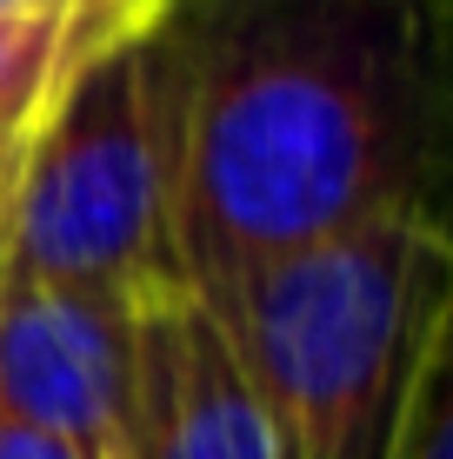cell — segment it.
Wrapping results in <instances>:
<instances>
[{
    "mask_svg": "<svg viewBox=\"0 0 453 459\" xmlns=\"http://www.w3.org/2000/svg\"><path fill=\"white\" fill-rule=\"evenodd\" d=\"M167 240L187 293L427 207L433 0H213L153 21Z\"/></svg>",
    "mask_w": 453,
    "mask_h": 459,
    "instance_id": "6da1fadb",
    "label": "cell"
},
{
    "mask_svg": "<svg viewBox=\"0 0 453 459\" xmlns=\"http://www.w3.org/2000/svg\"><path fill=\"white\" fill-rule=\"evenodd\" d=\"M274 426V459H387L427 326L447 313L433 207L200 293Z\"/></svg>",
    "mask_w": 453,
    "mask_h": 459,
    "instance_id": "7a4b0ae2",
    "label": "cell"
},
{
    "mask_svg": "<svg viewBox=\"0 0 453 459\" xmlns=\"http://www.w3.org/2000/svg\"><path fill=\"white\" fill-rule=\"evenodd\" d=\"M0 280L147 299L180 287L167 240V153L153 27L100 34L27 134L0 227Z\"/></svg>",
    "mask_w": 453,
    "mask_h": 459,
    "instance_id": "3957f363",
    "label": "cell"
},
{
    "mask_svg": "<svg viewBox=\"0 0 453 459\" xmlns=\"http://www.w3.org/2000/svg\"><path fill=\"white\" fill-rule=\"evenodd\" d=\"M134 299L0 280V420L81 459H120Z\"/></svg>",
    "mask_w": 453,
    "mask_h": 459,
    "instance_id": "277c9868",
    "label": "cell"
},
{
    "mask_svg": "<svg viewBox=\"0 0 453 459\" xmlns=\"http://www.w3.org/2000/svg\"><path fill=\"white\" fill-rule=\"evenodd\" d=\"M120 459H274V426L213 307L187 287L134 299Z\"/></svg>",
    "mask_w": 453,
    "mask_h": 459,
    "instance_id": "5b68a950",
    "label": "cell"
},
{
    "mask_svg": "<svg viewBox=\"0 0 453 459\" xmlns=\"http://www.w3.org/2000/svg\"><path fill=\"white\" fill-rule=\"evenodd\" d=\"M100 34H134V27H100L93 13H27V21L0 13V134H34L81 47Z\"/></svg>",
    "mask_w": 453,
    "mask_h": 459,
    "instance_id": "8992f818",
    "label": "cell"
},
{
    "mask_svg": "<svg viewBox=\"0 0 453 459\" xmlns=\"http://www.w3.org/2000/svg\"><path fill=\"white\" fill-rule=\"evenodd\" d=\"M387 459H453V379H447V313L427 326L400 400L394 453Z\"/></svg>",
    "mask_w": 453,
    "mask_h": 459,
    "instance_id": "52a82bcc",
    "label": "cell"
},
{
    "mask_svg": "<svg viewBox=\"0 0 453 459\" xmlns=\"http://www.w3.org/2000/svg\"><path fill=\"white\" fill-rule=\"evenodd\" d=\"M0 459H81V453L60 446V439H40V433H27V426L0 420Z\"/></svg>",
    "mask_w": 453,
    "mask_h": 459,
    "instance_id": "ba28073f",
    "label": "cell"
},
{
    "mask_svg": "<svg viewBox=\"0 0 453 459\" xmlns=\"http://www.w3.org/2000/svg\"><path fill=\"white\" fill-rule=\"evenodd\" d=\"M167 7H174V0H100V21H114V27H153Z\"/></svg>",
    "mask_w": 453,
    "mask_h": 459,
    "instance_id": "9c48e42d",
    "label": "cell"
},
{
    "mask_svg": "<svg viewBox=\"0 0 453 459\" xmlns=\"http://www.w3.org/2000/svg\"><path fill=\"white\" fill-rule=\"evenodd\" d=\"M0 13H13V21H27V13H93L100 21V0H0ZM114 27V21H100Z\"/></svg>",
    "mask_w": 453,
    "mask_h": 459,
    "instance_id": "30bf717a",
    "label": "cell"
},
{
    "mask_svg": "<svg viewBox=\"0 0 453 459\" xmlns=\"http://www.w3.org/2000/svg\"><path fill=\"white\" fill-rule=\"evenodd\" d=\"M21 153H27V134H0V227H7V200L21 180Z\"/></svg>",
    "mask_w": 453,
    "mask_h": 459,
    "instance_id": "8fae6325",
    "label": "cell"
}]
</instances>
